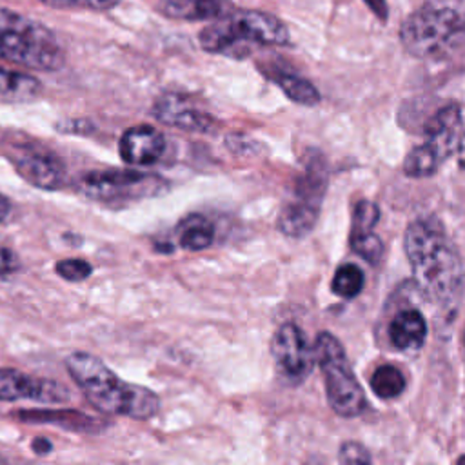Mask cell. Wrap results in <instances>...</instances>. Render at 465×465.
<instances>
[{
  "label": "cell",
  "mask_w": 465,
  "mask_h": 465,
  "mask_svg": "<svg viewBox=\"0 0 465 465\" xmlns=\"http://www.w3.org/2000/svg\"><path fill=\"white\" fill-rule=\"evenodd\" d=\"M153 114L158 122L189 133H209L214 127V118L196 105L194 100L182 93H165L156 98Z\"/></svg>",
  "instance_id": "12"
},
{
  "label": "cell",
  "mask_w": 465,
  "mask_h": 465,
  "mask_svg": "<svg viewBox=\"0 0 465 465\" xmlns=\"http://www.w3.org/2000/svg\"><path fill=\"white\" fill-rule=\"evenodd\" d=\"M271 354L278 372L292 383L305 380L314 363L312 345L307 341L303 331L292 322L276 329L271 341Z\"/></svg>",
  "instance_id": "10"
},
{
  "label": "cell",
  "mask_w": 465,
  "mask_h": 465,
  "mask_svg": "<svg viewBox=\"0 0 465 465\" xmlns=\"http://www.w3.org/2000/svg\"><path fill=\"white\" fill-rule=\"evenodd\" d=\"M363 283L365 278L361 269L356 267L354 263H343L336 269L331 282V289L334 294L341 298H354L363 289Z\"/></svg>",
  "instance_id": "21"
},
{
  "label": "cell",
  "mask_w": 465,
  "mask_h": 465,
  "mask_svg": "<svg viewBox=\"0 0 465 465\" xmlns=\"http://www.w3.org/2000/svg\"><path fill=\"white\" fill-rule=\"evenodd\" d=\"M0 461H4V460H2V456H0Z\"/></svg>",
  "instance_id": "35"
},
{
  "label": "cell",
  "mask_w": 465,
  "mask_h": 465,
  "mask_svg": "<svg viewBox=\"0 0 465 465\" xmlns=\"http://www.w3.org/2000/svg\"><path fill=\"white\" fill-rule=\"evenodd\" d=\"M427 338V323L420 311L407 309L394 316L389 325V340L400 351H414Z\"/></svg>",
  "instance_id": "16"
},
{
  "label": "cell",
  "mask_w": 465,
  "mask_h": 465,
  "mask_svg": "<svg viewBox=\"0 0 465 465\" xmlns=\"http://www.w3.org/2000/svg\"><path fill=\"white\" fill-rule=\"evenodd\" d=\"M56 274L65 282H84L91 276L93 267L87 260L82 258H65L56 262L54 265Z\"/></svg>",
  "instance_id": "26"
},
{
  "label": "cell",
  "mask_w": 465,
  "mask_h": 465,
  "mask_svg": "<svg viewBox=\"0 0 465 465\" xmlns=\"http://www.w3.org/2000/svg\"><path fill=\"white\" fill-rule=\"evenodd\" d=\"M65 369L87 401L109 416L149 420L160 411L154 391L124 381L98 356L76 351L65 358Z\"/></svg>",
  "instance_id": "2"
},
{
  "label": "cell",
  "mask_w": 465,
  "mask_h": 465,
  "mask_svg": "<svg viewBox=\"0 0 465 465\" xmlns=\"http://www.w3.org/2000/svg\"><path fill=\"white\" fill-rule=\"evenodd\" d=\"M327 187L325 169L318 160L309 162L305 173L296 180L292 196L282 205L278 229L292 238L305 236L316 225L322 198Z\"/></svg>",
  "instance_id": "8"
},
{
  "label": "cell",
  "mask_w": 465,
  "mask_h": 465,
  "mask_svg": "<svg viewBox=\"0 0 465 465\" xmlns=\"http://www.w3.org/2000/svg\"><path fill=\"white\" fill-rule=\"evenodd\" d=\"M352 251L369 263H378L383 256V243L372 231L361 234H351Z\"/></svg>",
  "instance_id": "24"
},
{
  "label": "cell",
  "mask_w": 465,
  "mask_h": 465,
  "mask_svg": "<svg viewBox=\"0 0 465 465\" xmlns=\"http://www.w3.org/2000/svg\"><path fill=\"white\" fill-rule=\"evenodd\" d=\"M441 165V162L423 145L420 143L418 147H414L403 162V171L407 176H414V178H421V176H430L438 171V167Z\"/></svg>",
  "instance_id": "22"
},
{
  "label": "cell",
  "mask_w": 465,
  "mask_h": 465,
  "mask_svg": "<svg viewBox=\"0 0 465 465\" xmlns=\"http://www.w3.org/2000/svg\"><path fill=\"white\" fill-rule=\"evenodd\" d=\"M4 154L20 178L42 191H56L65 183V165L56 153L33 140H11Z\"/></svg>",
  "instance_id": "9"
},
{
  "label": "cell",
  "mask_w": 465,
  "mask_h": 465,
  "mask_svg": "<svg viewBox=\"0 0 465 465\" xmlns=\"http://www.w3.org/2000/svg\"><path fill=\"white\" fill-rule=\"evenodd\" d=\"M24 423H45V425H54L65 430L73 432H100L105 423L100 418H93L85 412L80 411H71V409H33V411H18L13 414Z\"/></svg>",
  "instance_id": "15"
},
{
  "label": "cell",
  "mask_w": 465,
  "mask_h": 465,
  "mask_svg": "<svg viewBox=\"0 0 465 465\" xmlns=\"http://www.w3.org/2000/svg\"><path fill=\"white\" fill-rule=\"evenodd\" d=\"M456 154H458L460 167L465 171V131L460 136V142H458V147H456Z\"/></svg>",
  "instance_id": "32"
},
{
  "label": "cell",
  "mask_w": 465,
  "mask_h": 465,
  "mask_svg": "<svg viewBox=\"0 0 465 465\" xmlns=\"http://www.w3.org/2000/svg\"><path fill=\"white\" fill-rule=\"evenodd\" d=\"M403 245L416 285L432 300H449L461 283L463 265L443 225L434 216L418 218L409 223Z\"/></svg>",
  "instance_id": "1"
},
{
  "label": "cell",
  "mask_w": 465,
  "mask_h": 465,
  "mask_svg": "<svg viewBox=\"0 0 465 465\" xmlns=\"http://www.w3.org/2000/svg\"><path fill=\"white\" fill-rule=\"evenodd\" d=\"M340 461L343 463H369L371 461V454L367 452V449L356 441H347L340 447Z\"/></svg>",
  "instance_id": "28"
},
{
  "label": "cell",
  "mask_w": 465,
  "mask_h": 465,
  "mask_svg": "<svg viewBox=\"0 0 465 465\" xmlns=\"http://www.w3.org/2000/svg\"><path fill=\"white\" fill-rule=\"evenodd\" d=\"M9 213H11V202L4 194H0V223L9 216Z\"/></svg>",
  "instance_id": "33"
},
{
  "label": "cell",
  "mask_w": 465,
  "mask_h": 465,
  "mask_svg": "<svg viewBox=\"0 0 465 465\" xmlns=\"http://www.w3.org/2000/svg\"><path fill=\"white\" fill-rule=\"evenodd\" d=\"M380 220V209L376 203L361 200L354 205V214H352V229L351 234H361L369 232L374 229V225Z\"/></svg>",
  "instance_id": "25"
},
{
  "label": "cell",
  "mask_w": 465,
  "mask_h": 465,
  "mask_svg": "<svg viewBox=\"0 0 465 465\" xmlns=\"http://www.w3.org/2000/svg\"><path fill=\"white\" fill-rule=\"evenodd\" d=\"M312 351L314 361L323 372L325 392L332 411L343 418L360 416L367 409V398L341 343L331 332H320Z\"/></svg>",
  "instance_id": "6"
},
{
  "label": "cell",
  "mask_w": 465,
  "mask_h": 465,
  "mask_svg": "<svg viewBox=\"0 0 465 465\" xmlns=\"http://www.w3.org/2000/svg\"><path fill=\"white\" fill-rule=\"evenodd\" d=\"M371 389L378 398L392 400L405 391V378L394 365H380L371 376Z\"/></svg>",
  "instance_id": "19"
},
{
  "label": "cell",
  "mask_w": 465,
  "mask_h": 465,
  "mask_svg": "<svg viewBox=\"0 0 465 465\" xmlns=\"http://www.w3.org/2000/svg\"><path fill=\"white\" fill-rule=\"evenodd\" d=\"M289 44L287 25L274 15L252 9L232 11L229 16L213 20L200 33V45L207 53L243 58L251 45Z\"/></svg>",
  "instance_id": "3"
},
{
  "label": "cell",
  "mask_w": 465,
  "mask_h": 465,
  "mask_svg": "<svg viewBox=\"0 0 465 465\" xmlns=\"http://www.w3.org/2000/svg\"><path fill=\"white\" fill-rule=\"evenodd\" d=\"M0 60L38 71H56L64 65L65 53L45 25L0 7Z\"/></svg>",
  "instance_id": "4"
},
{
  "label": "cell",
  "mask_w": 465,
  "mask_h": 465,
  "mask_svg": "<svg viewBox=\"0 0 465 465\" xmlns=\"http://www.w3.org/2000/svg\"><path fill=\"white\" fill-rule=\"evenodd\" d=\"M42 93V84L33 74L0 67V102H31Z\"/></svg>",
  "instance_id": "17"
},
{
  "label": "cell",
  "mask_w": 465,
  "mask_h": 465,
  "mask_svg": "<svg viewBox=\"0 0 465 465\" xmlns=\"http://www.w3.org/2000/svg\"><path fill=\"white\" fill-rule=\"evenodd\" d=\"M367 4V7L380 18V20H387V2L385 0H363Z\"/></svg>",
  "instance_id": "30"
},
{
  "label": "cell",
  "mask_w": 465,
  "mask_h": 465,
  "mask_svg": "<svg viewBox=\"0 0 465 465\" xmlns=\"http://www.w3.org/2000/svg\"><path fill=\"white\" fill-rule=\"evenodd\" d=\"M165 151V136L149 124L127 127L118 143L120 158L131 167L156 163Z\"/></svg>",
  "instance_id": "13"
},
{
  "label": "cell",
  "mask_w": 465,
  "mask_h": 465,
  "mask_svg": "<svg viewBox=\"0 0 465 465\" xmlns=\"http://www.w3.org/2000/svg\"><path fill=\"white\" fill-rule=\"evenodd\" d=\"M463 33V18L458 11L440 4H427L411 13L401 27L400 40L416 58L443 56Z\"/></svg>",
  "instance_id": "5"
},
{
  "label": "cell",
  "mask_w": 465,
  "mask_h": 465,
  "mask_svg": "<svg viewBox=\"0 0 465 465\" xmlns=\"http://www.w3.org/2000/svg\"><path fill=\"white\" fill-rule=\"evenodd\" d=\"M69 389L54 380L25 374L18 369L0 367V401L29 400L36 403H65L69 401Z\"/></svg>",
  "instance_id": "11"
},
{
  "label": "cell",
  "mask_w": 465,
  "mask_h": 465,
  "mask_svg": "<svg viewBox=\"0 0 465 465\" xmlns=\"http://www.w3.org/2000/svg\"><path fill=\"white\" fill-rule=\"evenodd\" d=\"M463 133L461 111L456 104H449L434 113L425 127L423 145L440 160L445 162L452 153H456L460 136Z\"/></svg>",
  "instance_id": "14"
},
{
  "label": "cell",
  "mask_w": 465,
  "mask_h": 465,
  "mask_svg": "<svg viewBox=\"0 0 465 465\" xmlns=\"http://www.w3.org/2000/svg\"><path fill=\"white\" fill-rule=\"evenodd\" d=\"M165 187L163 178L140 169H96L85 173L78 182V191L85 198L104 205H122L158 196Z\"/></svg>",
  "instance_id": "7"
},
{
  "label": "cell",
  "mask_w": 465,
  "mask_h": 465,
  "mask_svg": "<svg viewBox=\"0 0 465 465\" xmlns=\"http://www.w3.org/2000/svg\"><path fill=\"white\" fill-rule=\"evenodd\" d=\"M44 4L51 5V7H87V9H94V11H107L111 7H114L120 0H42Z\"/></svg>",
  "instance_id": "27"
},
{
  "label": "cell",
  "mask_w": 465,
  "mask_h": 465,
  "mask_svg": "<svg viewBox=\"0 0 465 465\" xmlns=\"http://www.w3.org/2000/svg\"><path fill=\"white\" fill-rule=\"evenodd\" d=\"M16 271H18L16 254L11 249L0 245V278H7V276L15 274Z\"/></svg>",
  "instance_id": "29"
},
{
  "label": "cell",
  "mask_w": 465,
  "mask_h": 465,
  "mask_svg": "<svg viewBox=\"0 0 465 465\" xmlns=\"http://www.w3.org/2000/svg\"><path fill=\"white\" fill-rule=\"evenodd\" d=\"M234 11L232 0H189L187 20H220Z\"/></svg>",
  "instance_id": "23"
},
{
  "label": "cell",
  "mask_w": 465,
  "mask_h": 465,
  "mask_svg": "<svg viewBox=\"0 0 465 465\" xmlns=\"http://www.w3.org/2000/svg\"><path fill=\"white\" fill-rule=\"evenodd\" d=\"M213 238H214L213 225L200 216L189 218L180 229V245L189 251L207 249L213 243Z\"/></svg>",
  "instance_id": "20"
},
{
  "label": "cell",
  "mask_w": 465,
  "mask_h": 465,
  "mask_svg": "<svg viewBox=\"0 0 465 465\" xmlns=\"http://www.w3.org/2000/svg\"><path fill=\"white\" fill-rule=\"evenodd\" d=\"M458 461H465V456H463V458H460V460H458Z\"/></svg>",
  "instance_id": "34"
},
{
  "label": "cell",
  "mask_w": 465,
  "mask_h": 465,
  "mask_svg": "<svg viewBox=\"0 0 465 465\" xmlns=\"http://www.w3.org/2000/svg\"><path fill=\"white\" fill-rule=\"evenodd\" d=\"M33 450L36 454H40V456L47 454V452L53 450V443L49 440H45V438H36V440H33Z\"/></svg>",
  "instance_id": "31"
},
{
  "label": "cell",
  "mask_w": 465,
  "mask_h": 465,
  "mask_svg": "<svg viewBox=\"0 0 465 465\" xmlns=\"http://www.w3.org/2000/svg\"><path fill=\"white\" fill-rule=\"evenodd\" d=\"M272 82L296 104H303V105H314L320 102V93L318 89L305 78L294 74V73H287V71H278L271 74Z\"/></svg>",
  "instance_id": "18"
}]
</instances>
